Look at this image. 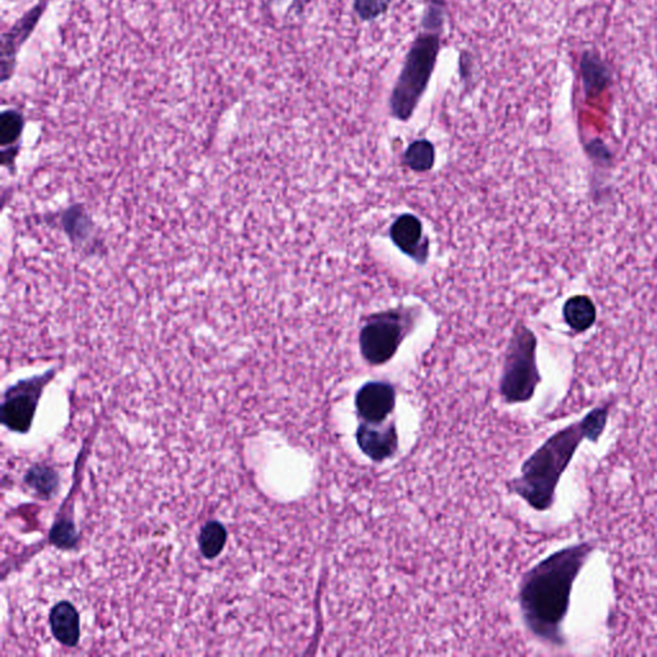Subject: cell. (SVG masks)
I'll return each instance as SVG.
<instances>
[{"instance_id":"9c48e42d","label":"cell","mask_w":657,"mask_h":657,"mask_svg":"<svg viewBox=\"0 0 657 657\" xmlns=\"http://www.w3.org/2000/svg\"><path fill=\"white\" fill-rule=\"evenodd\" d=\"M392 240L400 250L412 257L424 259L426 246L423 241V226L411 215L400 216L392 226Z\"/></svg>"},{"instance_id":"6da1fadb","label":"cell","mask_w":657,"mask_h":657,"mask_svg":"<svg viewBox=\"0 0 657 657\" xmlns=\"http://www.w3.org/2000/svg\"><path fill=\"white\" fill-rule=\"evenodd\" d=\"M594 547L573 544L530 569L518 592L521 614L530 632L551 644H562L561 627L570 606L574 582Z\"/></svg>"},{"instance_id":"8fae6325","label":"cell","mask_w":657,"mask_h":657,"mask_svg":"<svg viewBox=\"0 0 657 657\" xmlns=\"http://www.w3.org/2000/svg\"><path fill=\"white\" fill-rule=\"evenodd\" d=\"M35 400L30 394H17L8 400L3 408V421L13 430H22L30 426Z\"/></svg>"},{"instance_id":"30bf717a","label":"cell","mask_w":657,"mask_h":657,"mask_svg":"<svg viewBox=\"0 0 657 657\" xmlns=\"http://www.w3.org/2000/svg\"><path fill=\"white\" fill-rule=\"evenodd\" d=\"M564 317L571 329L577 333L585 332L596 321V307L588 297L576 296L565 303Z\"/></svg>"},{"instance_id":"5b68a950","label":"cell","mask_w":657,"mask_h":657,"mask_svg":"<svg viewBox=\"0 0 657 657\" xmlns=\"http://www.w3.org/2000/svg\"><path fill=\"white\" fill-rule=\"evenodd\" d=\"M402 337V325L396 314L376 315L362 330V355L370 364H384L393 358Z\"/></svg>"},{"instance_id":"52a82bcc","label":"cell","mask_w":657,"mask_h":657,"mask_svg":"<svg viewBox=\"0 0 657 657\" xmlns=\"http://www.w3.org/2000/svg\"><path fill=\"white\" fill-rule=\"evenodd\" d=\"M359 449L375 461L391 458L397 450V432L393 423L389 425L362 423L358 430Z\"/></svg>"},{"instance_id":"8992f818","label":"cell","mask_w":657,"mask_h":657,"mask_svg":"<svg viewBox=\"0 0 657 657\" xmlns=\"http://www.w3.org/2000/svg\"><path fill=\"white\" fill-rule=\"evenodd\" d=\"M396 405L394 389L385 383H367L356 396V409L362 423L380 424L387 420Z\"/></svg>"},{"instance_id":"7c38bea8","label":"cell","mask_w":657,"mask_h":657,"mask_svg":"<svg viewBox=\"0 0 657 657\" xmlns=\"http://www.w3.org/2000/svg\"><path fill=\"white\" fill-rule=\"evenodd\" d=\"M582 73L585 79V87L588 94L601 93L609 81V71L594 53H585L582 58Z\"/></svg>"},{"instance_id":"5bb4252c","label":"cell","mask_w":657,"mask_h":657,"mask_svg":"<svg viewBox=\"0 0 657 657\" xmlns=\"http://www.w3.org/2000/svg\"><path fill=\"white\" fill-rule=\"evenodd\" d=\"M405 161L411 170H430L434 164V148L429 141L418 140L406 152Z\"/></svg>"},{"instance_id":"277c9868","label":"cell","mask_w":657,"mask_h":657,"mask_svg":"<svg viewBox=\"0 0 657 657\" xmlns=\"http://www.w3.org/2000/svg\"><path fill=\"white\" fill-rule=\"evenodd\" d=\"M538 383L535 339L529 330L521 329L510 347L501 380V394L509 403L526 402L535 394Z\"/></svg>"},{"instance_id":"3957f363","label":"cell","mask_w":657,"mask_h":657,"mask_svg":"<svg viewBox=\"0 0 657 657\" xmlns=\"http://www.w3.org/2000/svg\"><path fill=\"white\" fill-rule=\"evenodd\" d=\"M439 40L434 35L421 37L409 53L405 67L392 96V112L400 120H408L423 96L437 61Z\"/></svg>"},{"instance_id":"7a4b0ae2","label":"cell","mask_w":657,"mask_h":657,"mask_svg":"<svg viewBox=\"0 0 657 657\" xmlns=\"http://www.w3.org/2000/svg\"><path fill=\"white\" fill-rule=\"evenodd\" d=\"M609 417V406L592 409L579 423L553 434L521 467L520 476L511 483L512 492L529 506L544 511L553 505L560 479L583 439L596 442L602 435Z\"/></svg>"},{"instance_id":"ba28073f","label":"cell","mask_w":657,"mask_h":657,"mask_svg":"<svg viewBox=\"0 0 657 657\" xmlns=\"http://www.w3.org/2000/svg\"><path fill=\"white\" fill-rule=\"evenodd\" d=\"M81 619L72 603L62 601L50 611V628L55 641L67 647L76 646L80 641Z\"/></svg>"},{"instance_id":"9a60e30c","label":"cell","mask_w":657,"mask_h":657,"mask_svg":"<svg viewBox=\"0 0 657 657\" xmlns=\"http://www.w3.org/2000/svg\"><path fill=\"white\" fill-rule=\"evenodd\" d=\"M391 0H355V10L362 20L371 21L384 13Z\"/></svg>"},{"instance_id":"4fadbf2b","label":"cell","mask_w":657,"mask_h":657,"mask_svg":"<svg viewBox=\"0 0 657 657\" xmlns=\"http://www.w3.org/2000/svg\"><path fill=\"white\" fill-rule=\"evenodd\" d=\"M198 543L206 559L217 558L226 544V529L221 524H207L199 535Z\"/></svg>"},{"instance_id":"2e32d148","label":"cell","mask_w":657,"mask_h":657,"mask_svg":"<svg viewBox=\"0 0 657 657\" xmlns=\"http://www.w3.org/2000/svg\"><path fill=\"white\" fill-rule=\"evenodd\" d=\"M21 129V117L14 112H7L2 117V140L3 144L16 139Z\"/></svg>"}]
</instances>
